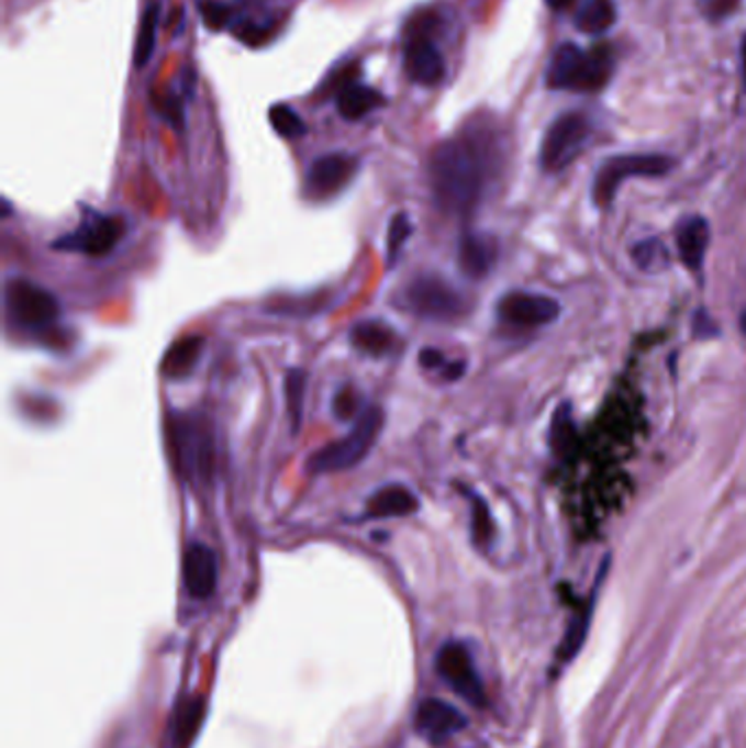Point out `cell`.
I'll list each match as a JSON object with an SVG mask.
<instances>
[{
  "mask_svg": "<svg viewBox=\"0 0 746 748\" xmlns=\"http://www.w3.org/2000/svg\"><path fill=\"white\" fill-rule=\"evenodd\" d=\"M430 180L438 209L452 217H467L482 200L487 165L474 143L454 138L434 152Z\"/></svg>",
  "mask_w": 746,
  "mask_h": 748,
  "instance_id": "obj_1",
  "label": "cell"
},
{
  "mask_svg": "<svg viewBox=\"0 0 746 748\" xmlns=\"http://www.w3.org/2000/svg\"><path fill=\"white\" fill-rule=\"evenodd\" d=\"M615 70V57L609 44H598L582 51L574 42L560 44L547 68V88L571 92H598L602 90Z\"/></svg>",
  "mask_w": 746,
  "mask_h": 748,
  "instance_id": "obj_2",
  "label": "cell"
},
{
  "mask_svg": "<svg viewBox=\"0 0 746 748\" xmlns=\"http://www.w3.org/2000/svg\"><path fill=\"white\" fill-rule=\"evenodd\" d=\"M169 443L178 473L196 484H209L215 476V438L200 414H171Z\"/></svg>",
  "mask_w": 746,
  "mask_h": 748,
  "instance_id": "obj_3",
  "label": "cell"
},
{
  "mask_svg": "<svg viewBox=\"0 0 746 748\" xmlns=\"http://www.w3.org/2000/svg\"><path fill=\"white\" fill-rule=\"evenodd\" d=\"M381 429H383L381 408L377 405L364 408L350 434H346L344 438L335 443H329L326 447H322L309 458V471L315 476H322V473H339V471L357 467L372 451Z\"/></svg>",
  "mask_w": 746,
  "mask_h": 748,
  "instance_id": "obj_4",
  "label": "cell"
},
{
  "mask_svg": "<svg viewBox=\"0 0 746 748\" xmlns=\"http://www.w3.org/2000/svg\"><path fill=\"white\" fill-rule=\"evenodd\" d=\"M4 309L11 324L33 333L53 326L62 315L57 298L26 278H13L7 282Z\"/></svg>",
  "mask_w": 746,
  "mask_h": 748,
  "instance_id": "obj_5",
  "label": "cell"
},
{
  "mask_svg": "<svg viewBox=\"0 0 746 748\" xmlns=\"http://www.w3.org/2000/svg\"><path fill=\"white\" fill-rule=\"evenodd\" d=\"M675 167V160L661 154H626L604 160L593 180V202L606 209L620 185L628 178H661Z\"/></svg>",
  "mask_w": 746,
  "mask_h": 748,
  "instance_id": "obj_6",
  "label": "cell"
},
{
  "mask_svg": "<svg viewBox=\"0 0 746 748\" xmlns=\"http://www.w3.org/2000/svg\"><path fill=\"white\" fill-rule=\"evenodd\" d=\"M591 134L589 119L580 112L560 114L545 132L541 143V167L547 174H558L569 167L584 149Z\"/></svg>",
  "mask_w": 746,
  "mask_h": 748,
  "instance_id": "obj_7",
  "label": "cell"
},
{
  "mask_svg": "<svg viewBox=\"0 0 746 748\" xmlns=\"http://www.w3.org/2000/svg\"><path fill=\"white\" fill-rule=\"evenodd\" d=\"M465 298L445 278L434 273L416 276L403 293V306L425 320H456L465 313Z\"/></svg>",
  "mask_w": 746,
  "mask_h": 748,
  "instance_id": "obj_8",
  "label": "cell"
},
{
  "mask_svg": "<svg viewBox=\"0 0 746 748\" xmlns=\"http://www.w3.org/2000/svg\"><path fill=\"white\" fill-rule=\"evenodd\" d=\"M123 237L125 220H121L119 215H101L94 211H86L81 224L73 233H66L62 239H57L53 248L99 258L116 248L123 242Z\"/></svg>",
  "mask_w": 746,
  "mask_h": 748,
  "instance_id": "obj_9",
  "label": "cell"
},
{
  "mask_svg": "<svg viewBox=\"0 0 746 748\" xmlns=\"http://www.w3.org/2000/svg\"><path fill=\"white\" fill-rule=\"evenodd\" d=\"M436 668L441 677L447 681V685L456 694H460L467 703L478 705V707L487 703L482 679L476 670V663L469 650L463 644H456V641L445 644L436 657Z\"/></svg>",
  "mask_w": 746,
  "mask_h": 748,
  "instance_id": "obj_10",
  "label": "cell"
},
{
  "mask_svg": "<svg viewBox=\"0 0 746 748\" xmlns=\"http://www.w3.org/2000/svg\"><path fill=\"white\" fill-rule=\"evenodd\" d=\"M357 160L348 154H326L311 163L304 180V193L313 202L335 198L355 178Z\"/></svg>",
  "mask_w": 746,
  "mask_h": 748,
  "instance_id": "obj_11",
  "label": "cell"
},
{
  "mask_svg": "<svg viewBox=\"0 0 746 748\" xmlns=\"http://www.w3.org/2000/svg\"><path fill=\"white\" fill-rule=\"evenodd\" d=\"M498 313L505 324L532 328L554 322L560 313V304L547 295L512 291L499 300Z\"/></svg>",
  "mask_w": 746,
  "mask_h": 748,
  "instance_id": "obj_12",
  "label": "cell"
},
{
  "mask_svg": "<svg viewBox=\"0 0 746 748\" xmlns=\"http://www.w3.org/2000/svg\"><path fill=\"white\" fill-rule=\"evenodd\" d=\"M182 576L191 598L196 600L211 598L218 589L220 578V560L215 549H211L204 543H191L185 551Z\"/></svg>",
  "mask_w": 746,
  "mask_h": 748,
  "instance_id": "obj_13",
  "label": "cell"
},
{
  "mask_svg": "<svg viewBox=\"0 0 746 748\" xmlns=\"http://www.w3.org/2000/svg\"><path fill=\"white\" fill-rule=\"evenodd\" d=\"M414 727L430 743L443 745L460 729H465L467 721L454 705L438 699H427L419 705L414 714Z\"/></svg>",
  "mask_w": 746,
  "mask_h": 748,
  "instance_id": "obj_14",
  "label": "cell"
},
{
  "mask_svg": "<svg viewBox=\"0 0 746 748\" xmlns=\"http://www.w3.org/2000/svg\"><path fill=\"white\" fill-rule=\"evenodd\" d=\"M403 62L410 79L421 86H438L445 79V57L438 46L425 35H414L412 40H408Z\"/></svg>",
  "mask_w": 746,
  "mask_h": 748,
  "instance_id": "obj_15",
  "label": "cell"
},
{
  "mask_svg": "<svg viewBox=\"0 0 746 748\" xmlns=\"http://www.w3.org/2000/svg\"><path fill=\"white\" fill-rule=\"evenodd\" d=\"M498 260V244L493 237L489 235H480V233H467L460 239L458 246V263L460 269L469 276V278H485L493 265Z\"/></svg>",
  "mask_w": 746,
  "mask_h": 748,
  "instance_id": "obj_16",
  "label": "cell"
},
{
  "mask_svg": "<svg viewBox=\"0 0 746 748\" xmlns=\"http://www.w3.org/2000/svg\"><path fill=\"white\" fill-rule=\"evenodd\" d=\"M204 353V337L189 335L169 346V350L163 357L160 372L169 381H180L193 375Z\"/></svg>",
  "mask_w": 746,
  "mask_h": 748,
  "instance_id": "obj_17",
  "label": "cell"
},
{
  "mask_svg": "<svg viewBox=\"0 0 746 748\" xmlns=\"http://www.w3.org/2000/svg\"><path fill=\"white\" fill-rule=\"evenodd\" d=\"M416 495L403 487V484H388L372 493L366 503V516L368 518H394V516H408L419 510Z\"/></svg>",
  "mask_w": 746,
  "mask_h": 748,
  "instance_id": "obj_18",
  "label": "cell"
},
{
  "mask_svg": "<svg viewBox=\"0 0 746 748\" xmlns=\"http://www.w3.org/2000/svg\"><path fill=\"white\" fill-rule=\"evenodd\" d=\"M350 344L370 357H386L390 355L397 344L399 335L383 322L379 320H364L350 328Z\"/></svg>",
  "mask_w": 746,
  "mask_h": 748,
  "instance_id": "obj_19",
  "label": "cell"
},
{
  "mask_svg": "<svg viewBox=\"0 0 746 748\" xmlns=\"http://www.w3.org/2000/svg\"><path fill=\"white\" fill-rule=\"evenodd\" d=\"M710 246V224L703 217H688L677 233L679 256L690 271H701Z\"/></svg>",
  "mask_w": 746,
  "mask_h": 748,
  "instance_id": "obj_20",
  "label": "cell"
},
{
  "mask_svg": "<svg viewBox=\"0 0 746 748\" xmlns=\"http://www.w3.org/2000/svg\"><path fill=\"white\" fill-rule=\"evenodd\" d=\"M383 103H386V99L379 90L368 88V86H359V83H350V86L342 88V92L337 94V110L348 121H359L366 114H370L372 110L381 108Z\"/></svg>",
  "mask_w": 746,
  "mask_h": 748,
  "instance_id": "obj_21",
  "label": "cell"
},
{
  "mask_svg": "<svg viewBox=\"0 0 746 748\" xmlns=\"http://www.w3.org/2000/svg\"><path fill=\"white\" fill-rule=\"evenodd\" d=\"M617 22V7L613 0H587L576 15V26L582 33L600 35Z\"/></svg>",
  "mask_w": 746,
  "mask_h": 748,
  "instance_id": "obj_22",
  "label": "cell"
},
{
  "mask_svg": "<svg viewBox=\"0 0 746 748\" xmlns=\"http://www.w3.org/2000/svg\"><path fill=\"white\" fill-rule=\"evenodd\" d=\"M591 613H593V600L584 602V604L574 613V617L569 619L567 630H565V637H563V641H560V646H558V659H560V661H571V659L580 652V648H582V644H584V639H587V635H589Z\"/></svg>",
  "mask_w": 746,
  "mask_h": 748,
  "instance_id": "obj_23",
  "label": "cell"
},
{
  "mask_svg": "<svg viewBox=\"0 0 746 748\" xmlns=\"http://www.w3.org/2000/svg\"><path fill=\"white\" fill-rule=\"evenodd\" d=\"M285 403H287V414L291 421V434L296 436L302 427V414H304V394H307V372L300 368H291L285 375Z\"/></svg>",
  "mask_w": 746,
  "mask_h": 748,
  "instance_id": "obj_24",
  "label": "cell"
},
{
  "mask_svg": "<svg viewBox=\"0 0 746 748\" xmlns=\"http://www.w3.org/2000/svg\"><path fill=\"white\" fill-rule=\"evenodd\" d=\"M158 22H160V4H149L141 20V31H138L136 46H134V66L138 70L145 68L154 55L156 37H158Z\"/></svg>",
  "mask_w": 746,
  "mask_h": 748,
  "instance_id": "obj_25",
  "label": "cell"
},
{
  "mask_svg": "<svg viewBox=\"0 0 746 748\" xmlns=\"http://www.w3.org/2000/svg\"><path fill=\"white\" fill-rule=\"evenodd\" d=\"M635 265L644 271H664L670 267V249L666 248L659 239H646L633 246L631 252Z\"/></svg>",
  "mask_w": 746,
  "mask_h": 748,
  "instance_id": "obj_26",
  "label": "cell"
},
{
  "mask_svg": "<svg viewBox=\"0 0 746 748\" xmlns=\"http://www.w3.org/2000/svg\"><path fill=\"white\" fill-rule=\"evenodd\" d=\"M269 123L274 127L276 134H280L282 138H300L307 134V125L304 121L289 108V105H274L269 110Z\"/></svg>",
  "mask_w": 746,
  "mask_h": 748,
  "instance_id": "obj_27",
  "label": "cell"
},
{
  "mask_svg": "<svg viewBox=\"0 0 746 748\" xmlns=\"http://www.w3.org/2000/svg\"><path fill=\"white\" fill-rule=\"evenodd\" d=\"M204 718V703L202 701H189L180 714H178V727H176V740L180 747L189 745L191 738H196V732L200 729Z\"/></svg>",
  "mask_w": 746,
  "mask_h": 748,
  "instance_id": "obj_28",
  "label": "cell"
},
{
  "mask_svg": "<svg viewBox=\"0 0 746 748\" xmlns=\"http://www.w3.org/2000/svg\"><path fill=\"white\" fill-rule=\"evenodd\" d=\"M471 503H474V538L478 545H489L493 538V518H491V510L487 505V501L469 493Z\"/></svg>",
  "mask_w": 746,
  "mask_h": 748,
  "instance_id": "obj_29",
  "label": "cell"
},
{
  "mask_svg": "<svg viewBox=\"0 0 746 748\" xmlns=\"http://www.w3.org/2000/svg\"><path fill=\"white\" fill-rule=\"evenodd\" d=\"M412 235V224H410V217L405 213H399L392 222H390V228H388V265L392 267L401 254L403 246L408 244Z\"/></svg>",
  "mask_w": 746,
  "mask_h": 748,
  "instance_id": "obj_30",
  "label": "cell"
},
{
  "mask_svg": "<svg viewBox=\"0 0 746 748\" xmlns=\"http://www.w3.org/2000/svg\"><path fill=\"white\" fill-rule=\"evenodd\" d=\"M361 397L353 388H342L333 399V414L342 423L357 421L361 414Z\"/></svg>",
  "mask_w": 746,
  "mask_h": 748,
  "instance_id": "obj_31",
  "label": "cell"
},
{
  "mask_svg": "<svg viewBox=\"0 0 746 748\" xmlns=\"http://www.w3.org/2000/svg\"><path fill=\"white\" fill-rule=\"evenodd\" d=\"M160 114L163 119L174 127V130H182L185 127V105H182V99L180 97H167L163 99L160 103Z\"/></svg>",
  "mask_w": 746,
  "mask_h": 748,
  "instance_id": "obj_32",
  "label": "cell"
},
{
  "mask_svg": "<svg viewBox=\"0 0 746 748\" xmlns=\"http://www.w3.org/2000/svg\"><path fill=\"white\" fill-rule=\"evenodd\" d=\"M229 15H231V9L222 2H204L202 4V18H204V24L211 26V29H222L226 22H229Z\"/></svg>",
  "mask_w": 746,
  "mask_h": 748,
  "instance_id": "obj_33",
  "label": "cell"
},
{
  "mask_svg": "<svg viewBox=\"0 0 746 748\" xmlns=\"http://www.w3.org/2000/svg\"><path fill=\"white\" fill-rule=\"evenodd\" d=\"M419 364L423 368H427V370H436V368L445 366V355L441 350H436V348H425L419 355Z\"/></svg>",
  "mask_w": 746,
  "mask_h": 748,
  "instance_id": "obj_34",
  "label": "cell"
},
{
  "mask_svg": "<svg viewBox=\"0 0 746 748\" xmlns=\"http://www.w3.org/2000/svg\"><path fill=\"white\" fill-rule=\"evenodd\" d=\"M738 0H712V7H710V13L714 18H723L727 13H732L736 9Z\"/></svg>",
  "mask_w": 746,
  "mask_h": 748,
  "instance_id": "obj_35",
  "label": "cell"
},
{
  "mask_svg": "<svg viewBox=\"0 0 746 748\" xmlns=\"http://www.w3.org/2000/svg\"><path fill=\"white\" fill-rule=\"evenodd\" d=\"M697 333H699V335L716 333V328H714V324H712V317H710L708 313H703V311L697 313Z\"/></svg>",
  "mask_w": 746,
  "mask_h": 748,
  "instance_id": "obj_36",
  "label": "cell"
},
{
  "mask_svg": "<svg viewBox=\"0 0 746 748\" xmlns=\"http://www.w3.org/2000/svg\"><path fill=\"white\" fill-rule=\"evenodd\" d=\"M576 0H545V4L554 11H565L569 4H574Z\"/></svg>",
  "mask_w": 746,
  "mask_h": 748,
  "instance_id": "obj_37",
  "label": "cell"
},
{
  "mask_svg": "<svg viewBox=\"0 0 746 748\" xmlns=\"http://www.w3.org/2000/svg\"><path fill=\"white\" fill-rule=\"evenodd\" d=\"M741 57H743V79H745L746 86V35L743 37V44H741Z\"/></svg>",
  "mask_w": 746,
  "mask_h": 748,
  "instance_id": "obj_38",
  "label": "cell"
},
{
  "mask_svg": "<svg viewBox=\"0 0 746 748\" xmlns=\"http://www.w3.org/2000/svg\"><path fill=\"white\" fill-rule=\"evenodd\" d=\"M741 331L746 335V309L741 313Z\"/></svg>",
  "mask_w": 746,
  "mask_h": 748,
  "instance_id": "obj_39",
  "label": "cell"
}]
</instances>
